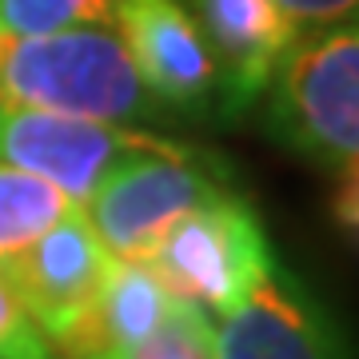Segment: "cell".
<instances>
[{
    "label": "cell",
    "mask_w": 359,
    "mask_h": 359,
    "mask_svg": "<svg viewBox=\"0 0 359 359\" xmlns=\"http://www.w3.org/2000/svg\"><path fill=\"white\" fill-rule=\"evenodd\" d=\"M0 104L120 128L176 120L144 84L140 68L132 65L112 25H76L44 36H4Z\"/></svg>",
    "instance_id": "6da1fadb"
},
{
    "label": "cell",
    "mask_w": 359,
    "mask_h": 359,
    "mask_svg": "<svg viewBox=\"0 0 359 359\" xmlns=\"http://www.w3.org/2000/svg\"><path fill=\"white\" fill-rule=\"evenodd\" d=\"M264 96V124L283 148L339 176L359 168V25L295 32Z\"/></svg>",
    "instance_id": "7a4b0ae2"
},
{
    "label": "cell",
    "mask_w": 359,
    "mask_h": 359,
    "mask_svg": "<svg viewBox=\"0 0 359 359\" xmlns=\"http://www.w3.org/2000/svg\"><path fill=\"white\" fill-rule=\"evenodd\" d=\"M231 196L236 188L219 156L160 136L120 160L80 212L112 259L144 264L180 216Z\"/></svg>",
    "instance_id": "3957f363"
},
{
    "label": "cell",
    "mask_w": 359,
    "mask_h": 359,
    "mask_svg": "<svg viewBox=\"0 0 359 359\" xmlns=\"http://www.w3.org/2000/svg\"><path fill=\"white\" fill-rule=\"evenodd\" d=\"M116 259L96 240L88 216L72 212L40 240L0 259L28 323L36 327L52 359L92 355V320L100 308Z\"/></svg>",
    "instance_id": "277c9868"
},
{
    "label": "cell",
    "mask_w": 359,
    "mask_h": 359,
    "mask_svg": "<svg viewBox=\"0 0 359 359\" xmlns=\"http://www.w3.org/2000/svg\"><path fill=\"white\" fill-rule=\"evenodd\" d=\"M271 248L256 212L231 196L180 216L144 264L176 299L228 316L268 271Z\"/></svg>",
    "instance_id": "5b68a950"
},
{
    "label": "cell",
    "mask_w": 359,
    "mask_h": 359,
    "mask_svg": "<svg viewBox=\"0 0 359 359\" xmlns=\"http://www.w3.org/2000/svg\"><path fill=\"white\" fill-rule=\"evenodd\" d=\"M156 140L160 136L144 128L0 104V164L48 180L76 208L88 204V196L120 160L136 156Z\"/></svg>",
    "instance_id": "8992f818"
},
{
    "label": "cell",
    "mask_w": 359,
    "mask_h": 359,
    "mask_svg": "<svg viewBox=\"0 0 359 359\" xmlns=\"http://www.w3.org/2000/svg\"><path fill=\"white\" fill-rule=\"evenodd\" d=\"M112 28L176 120H219V76L184 0H116Z\"/></svg>",
    "instance_id": "52a82bcc"
},
{
    "label": "cell",
    "mask_w": 359,
    "mask_h": 359,
    "mask_svg": "<svg viewBox=\"0 0 359 359\" xmlns=\"http://www.w3.org/2000/svg\"><path fill=\"white\" fill-rule=\"evenodd\" d=\"M216 359H351L320 299L276 259L216 323Z\"/></svg>",
    "instance_id": "ba28073f"
},
{
    "label": "cell",
    "mask_w": 359,
    "mask_h": 359,
    "mask_svg": "<svg viewBox=\"0 0 359 359\" xmlns=\"http://www.w3.org/2000/svg\"><path fill=\"white\" fill-rule=\"evenodd\" d=\"M204 32L219 76V120H236L264 96L295 28L276 0H184Z\"/></svg>",
    "instance_id": "9c48e42d"
},
{
    "label": "cell",
    "mask_w": 359,
    "mask_h": 359,
    "mask_svg": "<svg viewBox=\"0 0 359 359\" xmlns=\"http://www.w3.org/2000/svg\"><path fill=\"white\" fill-rule=\"evenodd\" d=\"M176 295L152 276L148 264H124L116 259L108 287L100 295V308L92 320V355L116 359L144 344L148 335L168 320Z\"/></svg>",
    "instance_id": "30bf717a"
},
{
    "label": "cell",
    "mask_w": 359,
    "mask_h": 359,
    "mask_svg": "<svg viewBox=\"0 0 359 359\" xmlns=\"http://www.w3.org/2000/svg\"><path fill=\"white\" fill-rule=\"evenodd\" d=\"M76 204L48 180L0 164V259L40 240L52 224L72 216Z\"/></svg>",
    "instance_id": "8fae6325"
},
{
    "label": "cell",
    "mask_w": 359,
    "mask_h": 359,
    "mask_svg": "<svg viewBox=\"0 0 359 359\" xmlns=\"http://www.w3.org/2000/svg\"><path fill=\"white\" fill-rule=\"evenodd\" d=\"M116 0H0L4 36H44L76 25H112Z\"/></svg>",
    "instance_id": "7c38bea8"
},
{
    "label": "cell",
    "mask_w": 359,
    "mask_h": 359,
    "mask_svg": "<svg viewBox=\"0 0 359 359\" xmlns=\"http://www.w3.org/2000/svg\"><path fill=\"white\" fill-rule=\"evenodd\" d=\"M116 359H216V327L188 299H172L168 320L156 327L144 344Z\"/></svg>",
    "instance_id": "4fadbf2b"
},
{
    "label": "cell",
    "mask_w": 359,
    "mask_h": 359,
    "mask_svg": "<svg viewBox=\"0 0 359 359\" xmlns=\"http://www.w3.org/2000/svg\"><path fill=\"white\" fill-rule=\"evenodd\" d=\"M0 359H52L36 327L28 323L13 283L0 271Z\"/></svg>",
    "instance_id": "5bb4252c"
},
{
    "label": "cell",
    "mask_w": 359,
    "mask_h": 359,
    "mask_svg": "<svg viewBox=\"0 0 359 359\" xmlns=\"http://www.w3.org/2000/svg\"><path fill=\"white\" fill-rule=\"evenodd\" d=\"M295 32H320V28L359 25V0H276Z\"/></svg>",
    "instance_id": "9a60e30c"
},
{
    "label": "cell",
    "mask_w": 359,
    "mask_h": 359,
    "mask_svg": "<svg viewBox=\"0 0 359 359\" xmlns=\"http://www.w3.org/2000/svg\"><path fill=\"white\" fill-rule=\"evenodd\" d=\"M335 219L344 228L359 231V168L355 172H344V184L335 192Z\"/></svg>",
    "instance_id": "2e32d148"
},
{
    "label": "cell",
    "mask_w": 359,
    "mask_h": 359,
    "mask_svg": "<svg viewBox=\"0 0 359 359\" xmlns=\"http://www.w3.org/2000/svg\"><path fill=\"white\" fill-rule=\"evenodd\" d=\"M68 359H104V355H68Z\"/></svg>",
    "instance_id": "e0dca14e"
},
{
    "label": "cell",
    "mask_w": 359,
    "mask_h": 359,
    "mask_svg": "<svg viewBox=\"0 0 359 359\" xmlns=\"http://www.w3.org/2000/svg\"><path fill=\"white\" fill-rule=\"evenodd\" d=\"M0 48H4V32H0Z\"/></svg>",
    "instance_id": "ac0fdd59"
}]
</instances>
